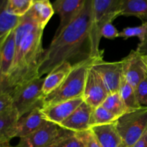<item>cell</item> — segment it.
<instances>
[{"mask_svg":"<svg viewBox=\"0 0 147 147\" xmlns=\"http://www.w3.org/2000/svg\"><path fill=\"white\" fill-rule=\"evenodd\" d=\"M93 21V0H87L82 11L66 26L60 34L53 37L50 46L43 53L39 68L40 78L64 62L75 65L82 60L92 57L90 53V32Z\"/></svg>","mask_w":147,"mask_h":147,"instance_id":"6da1fadb","label":"cell"},{"mask_svg":"<svg viewBox=\"0 0 147 147\" xmlns=\"http://www.w3.org/2000/svg\"><path fill=\"white\" fill-rule=\"evenodd\" d=\"M43 30L37 27L32 31L16 52L15 58L7 79L0 83V91L11 94L17 88L37 78L45 50L42 47Z\"/></svg>","mask_w":147,"mask_h":147,"instance_id":"7a4b0ae2","label":"cell"},{"mask_svg":"<svg viewBox=\"0 0 147 147\" xmlns=\"http://www.w3.org/2000/svg\"><path fill=\"white\" fill-rule=\"evenodd\" d=\"M100 57H90L74 65L73 70L58 88L44 98L42 108L78 98H82L88 72L95 60Z\"/></svg>","mask_w":147,"mask_h":147,"instance_id":"3957f363","label":"cell"},{"mask_svg":"<svg viewBox=\"0 0 147 147\" xmlns=\"http://www.w3.org/2000/svg\"><path fill=\"white\" fill-rule=\"evenodd\" d=\"M121 0H93V21L90 32V53L92 57H103L99 49L101 30L109 22L120 16L119 7Z\"/></svg>","mask_w":147,"mask_h":147,"instance_id":"277c9868","label":"cell"},{"mask_svg":"<svg viewBox=\"0 0 147 147\" xmlns=\"http://www.w3.org/2000/svg\"><path fill=\"white\" fill-rule=\"evenodd\" d=\"M116 127L123 143L132 147L147 131V107L123 114L116 121Z\"/></svg>","mask_w":147,"mask_h":147,"instance_id":"5b68a950","label":"cell"},{"mask_svg":"<svg viewBox=\"0 0 147 147\" xmlns=\"http://www.w3.org/2000/svg\"><path fill=\"white\" fill-rule=\"evenodd\" d=\"M45 78H37L20 87L11 93L14 107L22 117L37 107L42 108L45 96L42 92Z\"/></svg>","mask_w":147,"mask_h":147,"instance_id":"8992f818","label":"cell"},{"mask_svg":"<svg viewBox=\"0 0 147 147\" xmlns=\"http://www.w3.org/2000/svg\"><path fill=\"white\" fill-rule=\"evenodd\" d=\"M92 67L100 75L109 94L119 92L123 77L121 60L106 62L100 57L95 60Z\"/></svg>","mask_w":147,"mask_h":147,"instance_id":"52a82bcc","label":"cell"},{"mask_svg":"<svg viewBox=\"0 0 147 147\" xmlns=\"http://www.w3.org/2000/svg\"><path fill=\"white\" fill-rule=\"evenodd\" d=\"M65 131L58 125L47 121L38 130L20 139L17 147H47Z\"/></svg>","mask_w":147,"mask_h":147,"instance_id":"ba28073f","label":"cell"},{"mask_svg":"<svg viewBox=\"0 0 147 147\" xmlns=\"http://www.w3.org/2000/svg\"><path fill=\"white\" fill-rule=\"evenodd\" d=\"M121 63L123 76L126 81L136 89L147 76L146 58L136 50H131L126 57L122 59Z\"/></svg>","mask_w":147,"mask_h":147,"instance_id":"9c48e42d","label":"cell"},{"mask_svg":"<svg viewBox=\"0 0 147 147\" xmlns=\"http://www.w3.org/2000/svg\"><path fill=\"white\" fill-rule=\"evenodd\" d=\"M109 93L100 75L93 68H89L85 85L83 100L92 108H96L103 104L109 96Z\"/></svg>","mask_w":147,"mask_h":147,"instance_id":"30bf717a","label":"cell"},{"mask_svg":"<svg viewBox=\"0 0 147 147\" xmlns=\"http://www.w3.org/2000/svg\"><path fill=\"white\" fill-rule=\"evenodd\" d=\"M87 0H55L53 4L55 13L60 17V24L54 37H57L82 11Z\"/></svg>","mask_w":147,"mask_h":147,"instance_id":"8fae6325","label":"cell"},{"mask_svg":"<svg viewBox=\"0 0 147 147\" xmlns=\"http://www.w3.org/2000/svg\"><path fill=\"white\" fill-rule=\"evenodd\" d=\"M84 102L83 98L72 99L57 103L53 106L42 108L41 111L46 120L60 125L67 119L82 103Z\"/></svg>","mask_w":147,"mask_h":147,"instance_id":"7c38bea8","label":"cell"},{"mask_svg":"<svg viewBox=\"0 0 147 147\" xmlns=\"http://www.w3.org/2000/svg\"><path fill=\"white\" fill-rule=\"evenodd\" d=\"M93 108L83 102L67 119L62 122L59 126L63 129L74 133L84 131L90 129V121Z\"/></svg>","mask_w":147,"mask_h":147,"instance_id":"4fadbf2b","label":"cell"},{"mask_svg":"<svg viewBox=\"0 0 147 147\" xmlns=\"http://www.w3.org/2000/svg\"><path fill=\"white\" fill-rule=\"evenodd\" d=\"M42 107H37L30 113L21 117L17 124L16 137L24 138L38 130L48 121L46 120L41 111Z\"/></svg>","mask_w":147,"mask_h":147,"instance_id":"5bb4252c","label":"cell"},{"mask_svg":"<svg viewBox=\"0 0 147 147\" xmlns=\"http://www.w3.org/2000/svg\"><path fill=\"white\" fill-rule=\"evenodd\" d=\"M16 55L15 32L10 33L0 45V83L7 79Z\"/></svg>","mask_w":147,"mask_h":147,"instance_id":"9a60e30c","label":"cell"},{"mask_svg":"<svg viewBox=\"0 0 147 147\" xmlns=\"http://www.w3.org/2000/svg\"><path fill=\"white\" fill-rule=\"evenodd\" d=\"M20 119L18 111L14 107L0 113V144H9L10 140L16 137Z\"/></svg>","mask_w":147,"mask_h":147,"instance_id":"2e32d148","label":"cell"},{"mask_svg":"<svg viewBox=\"0 0 147 147\" xmlns=\"http://www.w3.org/2000/svg\"><path fill=\"white\" fill-rule=\"evenodd\" d=\"M22 18L11 12L9 0H0V45L17 28Z\"/></svg>","mask_w":147,"mask_h":147,"instance_id":"e0dca14e","label":"cell"},{"mask_svg":"<svg viewBox=\"0 0 147 147\" xmlns=\"http://www.w3.org/2000/svg\"><path fill=\"white\" fill-rule=\"evenodd\" d=\"M73 65L70 62L66 61L57 66L47 75V76L45 78L42 88V92L45 97L54 91L63 83L73 70Z\"/></svg>","mask_w":147,"mask_h":147,"instance_id":"ac0fdd59","label":"cell"},{"mask_svg":"<svg viewBox=\"0 0 147 147\" xmlns=\"http://www.w3.org/2000/svg\"><path fill=\"white\" fill-rule=\"evenodd\" d=\"M101 147H119L123 143L115 123L95 126L90 128Z\"/></svg>","mask_w":147,"mask_h":147,"instance_id":"d6986e66","label":"cell"},{"mask_svg":"<svg viewBox=\"0 0 147 147\" xmlns=\"http://www.w3.org/2000/svg\"><path fill=\"white\" fill-rule=\"evenodd\" d=\"M119 12L120 16H133L147 22V0H121Z\"/></svg>","mask_w":147,"mask_h":147,"instance_id":"ffe728a7","label":"cell"},{"mask_svg":"<svg viewBox=\"0 0 147 147\" xmlns=\"http://www.w3.org/2000/svg\"><path fill=\"white\" fill-rule=\"evenodd\" d=\"M27 13L36 22L39 27L44 30L55 14V10L50 0H45L33 3V5Z\"/></svg>","mask_w":147,"mask_h":147,"instance_id":"44dd1931","label":"cell"},{"mask_svg":"<svg viewBox=\"0 0 147 147\" xmlns=\"http://www.w3.org/2000/svg\"><path fill=\"white\" fill-rule=\"evenodd\" d=\"M119 93L127 109L128 112L133 111L142 107L138 100L136 90L126 81L123 76L122 77Z\"/></svg>","mask_w":147,"mask_h":147,"instance_id":"7402d4cb","label":"cell"},{"mask_svg":"<svg viewBox=\"0 0 147 147\" xmlns=\"http://www.w3.org/2000/svg\"><path fill=\"white\" fill-rule=\"evenodd\" d=\"M119 118L101 105L96 108H93L90 116V126L91 128L95 126L115 123Z\"/></svg>","mask_w":147,"mask_h":147,"instance_id":"603a6c76","label":"cell"},{"mask_svg":"<svg viewBox=\"0 0 147 147\" xmlns=\"http://www.w3.org/2000/svg\"><path fill=\"white\" fill-rule=\"evenodd\" d=\"M102 106L118 117H121L123 114L128 113L127 109L119 92L109 94L103 101Z\"/></svg>","mask_w":147,"mask_h":147,"instance_id":"cb8c5ba5","label":"cell"},{"mask_svg":"<svg viewBox=\"0 0 147 147\" xmlns=\"http://www.w3.org/2000/svg\"><path fill=\"white\" fill-rule=\"evenodd\" d=\"M47 147H83V145L74 132L66 130Z\"/></svg>","mask_w":147,"mask_h":147,"instance_id":"d4e9b609","label":"cell"},{"mask_svg":"<svg viewBox=\"0 0 147 147\" xmlns=\"http://www.w3.org/2000/svg\"><path fill=\"white\" fill-rule=\"evenodd\" d=\"M147 33V22L142 23L141 25L136 27H129L119 32V37L127 40L129 37H139L140 42L144 41Z\"/></svg>","mask_w":147,"mask_h":147,"instance_id":"484cf974","label":"cell"},{"mask_svg":"<svg viewBox=\"0 0 147 147\" xmlns=\"http://www.w3.org/2000/svg\"><path fill=\"white\" fill-rule=\"evenodd\" d=\"M33 3V0H9V7L13 14L23 17L31 9Z\"/></svg>","mask_w":147,"mask_h":147,"instance_id":"4316f807","label":"cell"},{"mask_svg":"<svg viewBox=\"0 0 147 147\" xmlns=\"http://www.w3.org/2000/svg\"><path fill=\"white\" fill-rule=\"evenodd\" d=\"M75 134L79 140L82 142L83 147H101L90 129L84 131L77 132Z\"/></svg>","mask_w":147,"mask_h":147,"instance_id":"83f0119b","label":"cell"},{"mask_svg":"<svg viewBox=\"0 0 147 147\" xmlns=\"http://www.w3.org/2000/svg\"><path fill=\"white\" fill-rule=\"evenodd\" d=\"M14 108L12 95L7 91H0V113L11 110Z\"/></svg>","mask_w":147,"mask_h":147,"instance_id":"f1b7e54d","label":"cell"},{"mask_svg":"<svg viewBox=\"0 0 147 147\" xmlns=\"http://www.w3.org/2000/svg\"><path fill=\"white\" fill-rule=\"evenodd\" d=\"M135 90L140 106L147 107V76Z\"/></svg>","mask_w":147,"mask_h":147,"instance_id":"f546056e","label":"cell"},{"mask_svg":"<svg viewBox=\"0 0 147 147\" xmlns=\"http://www.w3.org/2000/svg\"><path fill=\"white\" fill-rule=\"evenodd\" d=\"M101 36L104 37L105 38L113 40L119 37V32L118 31L116 27L113 25L112 22H109L106 23L102 28Z\"/></svg>","mask_w":147,"mask_h":147,"instance_id":"4dcf8cb0","label":"cell"},{"mask_svg":"<svg viewBox=\"0 0 147 147\" xmlns=\"http://www.w3.org/2000/svg\"><path fill=\"white\" fill-rule=\"evenodd\" d=\"M136 50L139 54L143 55L144 57H147V33L144 41L142 42H139Z\"/></svg>","mask_w":147,"mask_h":147,"instance_id":"1f68e13d","label":"cell"},{"mask_svg":"<svg viewBox=\"0 0 147 147\" xmlns=\"http://www.w3.org/2000/svg\"><path fill=\"white\" fill-rule=\"evenodd\" d=\"M132 147H147V131Z\"/></svg>","mask_w":147,"mask_h":147,"instance_id":"d6a6232c","label":"cell"},{"mask_svg":"<svg viewBox=\"0 0 147 147\" xmlns=\"http://www.w3.org/2000/svg\"><path fill=\"white\" fill-rule=\"evenodd\" d=\"M0 147H12L9 145V144H0Z\"/></svg>","mask_w":147,"mask_h":147,"instance_id":"836d02e7","label":"cell"},{"mask_svg":"<svg viewBox=\"0 0 147 147\" xmlns=\"http://www.w3.org/2000/svg\"><path fill=\"white\" fill-rule=\"evenodd\" d=\"M119 147H127V146H126L123 143H121L120 145H119Z\"/></svg>","mask_w":147,"mask_h":147,"instance_id":"e575fe53","label":"cell"},{"mask_svg":"<svg viewBox=\"0 0 147 147\" xmlns=\"http://www.w3.org/2000/svg\"><path fill=\"white\" fill-rule=\"evenodd\" d=\"M45 1V0H33V2H37V1Z\"/></svg>","mask_w":147,"mask_h":147,"instance_id":"d590c367","label":"cell"},{"mask_svg":"<svg viewBox=\"0 0 147 147\" xmlns=\"http://www.w3.org/2000/svg\"><path fill=\"white\" fill-rule=\"evenodd\" d=\"M145 58H146V63H147V57H144Z\"/></svg>","mask_w":147,"mask_h":147,"instance_id":"8d00e7d4","label":"cell"}]
</instances>
